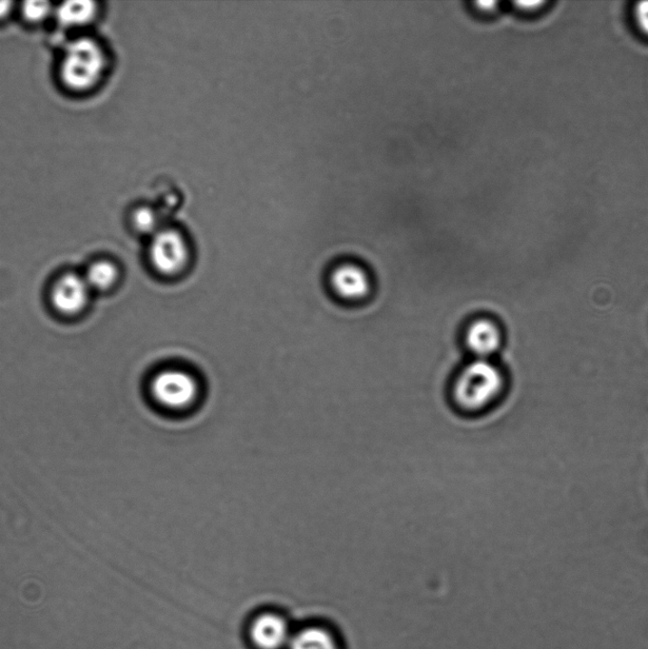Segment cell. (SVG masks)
<instances>
[{"instance_id": "cell-1", "label": "cell", "mask_w": 648, "mask_h": 649, "mask_svg": "<svg viewBox=\"0 0 648 649\" xmlns=\"http://www.w3.org/2000/svg\"><path fill=\"white\" fill-rule=\"evenodd\" d=\"M110 62L109 53L97 39L75 37L63 48L57 69L59 82L70 92H90L104 81Z\"/></svg>"}, {"instance_id": "cell-2", "label": "cell", "mask_w": 648, "mask_h": 649, "mask_svg": "<svg viewBox=\"0 0 648 649\" xmlns=\"http://www.w3.org/2000/svg\"><path fill=\"white\" fill-rule=\"evenodd\" d=\"M504 383L503 373L492 360L474 359L459 372L451 399L462 411L480 412L498 399Z\"/></svg>"}, {"instance_id": "cell-3", "label": "cell", "mask_w": 648, "mask_h": 649, "mask_svg": "<svg viewBox=\"0 0 648 649\" xmlns=\"http://www.w3.org/2000/svg\"><path fill=\"white\" fill-rule=\"evenodd\" d=\"M93 293L82 271L66 269L55 275L47 290V302L57 317L76 320L88 311Z\"/></svg>"}, {"instance_id": "cell-4", "label": "cell", "mask_w": 648, "mask_h": 649, "mask_svg": "<svg viewBox=\"0 0 648 649\" xmlns=\"http://www.w3.org/2000/svg\"><path fill=\"white\" fill-rule=\"evenodd\" d=\"M152 401L166 412L180 414L198 402L199 388L189 373L169 370L155 376L150 383Z\"/></svg>"}, {"instance_id": "cell-5", "label": "cell", "mask_w": 648, "mask_h": 649, "mask_svg": "<svg viewBox=\"0 0 648 649\" xmlns=\"http://www.w3.org/2000/svg\"><path fill=\"white\" fill-rule=\"evenodd\" d=\"M294 629L280 613L266 611L254 616L247 637L255 649H287Z\"/></svg>"}, {"instance_id": "cell-6", "label": "cell", "mask_w": 648, "mask_h": 649, "mask_svg": "<svg viewBox=\"0 0 648 649\" xmlns=\"http://www.w3.org/2000/svg\"><path fill=\"white\" fill-rule=\"evenodd\" d=\"M154 268L165 275L179 272L188 261V247L182 235L173 229L157 231L150 246Z\"/></svg>"}, {"instance_id": "cell-7", "label": "cell", "mask_w": 648, "mask_h": 649, "mask_svg": "<svg viewBox=\"0 0 648 649\" xmlns=\"http://www.w3.org/2000/svg\"><path fill=\"white\" fill-rule=\"evenodd\" d=\"M330 286L339 298L348 303L364 301L370 296L372 287L367 270L353 262L334 268L330 275Z\"/></svg>"}, {"instance_id": "cell-8", "label": "cell", "mask_w": 648, "mask_h": 649, "mask_svg": "<svg viewBox=\"0 0 648 649\" xmlns=\"http://www.w3.org/2000/svg\"><path fill=\"white\" fill-rule=\"evenodd\" d=\"M502 339L498 324L487 317L471 321L464 333L465 346L474 359L492 360L501 347Z\"/></svg>"}, {"instance_id": "cell-9", "label": "cell", "mask_w": 648, "mask_h": 649, "mask_svg": "<svg viewBox=\"0 0 648 649\" xmlns=\"http://www.w3.org/2000/svg\"><path fill=\"white\" fill-rule=\"evenodd\" d=\"M101 7L92 0H75L54 6L53 21L65 30H81L95 23Z\"/></svg>"}, {"instance_id": "cell-10", "label": "cell", "mask_w": 648, "mask_h": 649, "mask_svg": "<svg viewBox=\"0 0 648 649\" xmlns=\"http://www.w3.org/2000/svg\"><path fill=\"white\" fill-rule=\"evenodd\" d=\"M82 272L93 295L111 292L121 279L120 265L107 256L91 260Z\"/></svg>"}, {"instance_id": "cell-11", "label": "cell", "mask_w": 648, "mask_h": 649, "mask_svg": "<svg viewBox=\"0 0 648 649\" xmlns=\"http://www.w3.org/2000/svg\"><path fill=\"white\" fill-rule=\"evenodd\" d=\"M287 649H343V646L332 628L310 624L294 629Z\"/></svg>"}, {"instance_id": "cell-12", "label": "cell", "mask_w": 648, "mask_h": 649, "mask_svg": "<svg viewBox=\"0 0 648 649\" xmlns=\"http://www.w3.org/2000/svg\"><path fill=\"white\" fill-rule=\"evenodd\" d=\"M54 6L49 2H25L18 8L24 21L30 25H41L53 19Z\"/></svg>"}, {"instance_id": "cell-13", "label": "cell", "mask_w": 648, "mask_h": 649, "mask_svg": "<svg viewBox=\"0 0 648 649\" xmlns=\"http://www.w3.org/2000/svg\"><path fill=\"white\" fill-rule=\"evenodd\" d=\"M132 228L140 234H155L159 227V215L150 206H140L135 208L130 216Z\"/></svg>"}, {"instance_id": "cell-14", "label": "cell", "mask_w": 648, "mask_h": 649, "mask_svg": "<svg viewBox=\"0 0 648 649\" xmlns=\"http://www.w3.org/2000/svg\"><path fill=\"white\" fill-rule=\"evenodd\" d=\"M636 12L642 29L648 34V2L639 4Z\"/></svg>"}, {"instance_id": "cell-15", "label": "cell", "mask_w": 648, "mask_h": 649, "mask_svg": "<svg viewBox=\"0 0 648 649\" xmlns=\"http://www.w3.org/2000/svg\"><path fill=\"white\" fill-rule=\"evenodd\" d=\"M15 9V3L8 2V0H2V2H0V23L5 22Z\"/></svg>"}, {"instance_id": "cell-16", "label": "cell", "mask_w": 648, "mask_h": 649, "mask_svg": "<svg viewBox=\"0 0 648 649\" xmlns=\"http://www.w3.org/2000/svg\"><path fill=\"white\" fill-rule=\"evenodd\" d=\"M478 5L484 10H490L494 9V7L497 5L496 2H492V0H481V2H478Z\"/></svg>"}]
</instances>
